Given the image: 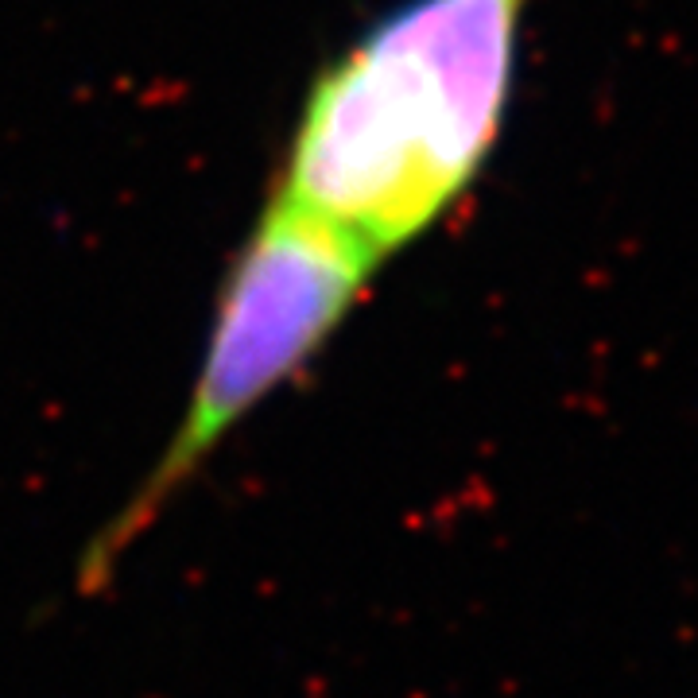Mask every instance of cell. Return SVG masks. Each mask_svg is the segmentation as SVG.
Masks as SVG:
<instances>
[{
    "label": "cell",
    "instance_id": "cell-2",
    "mask_svg": "<svg viewBox=\"0 0 698 698\" xmlns=\"http://www.w3.org/2000/svg\"><path fill=\"white\" fill-rule=\"evenodd\" d=\"M384 264L338 225L268 198L225 268L191 396L171 439L78 559L82 594H97L113 578L249 415L311 369Z\"/></svg>",
    "mask_w": 698,
    "mask_h": 698
},
{
    "label": "cell",
    "instance_id": "cell-1",
    "mask_svg": "<svg viewBox=\"0 0 698 698\" xmlns=\"http://www.w3.org/2000/svg\"><path fill=\"white\" fill-rule=\"evenodd\" d=\"M532 0H404L334 55L287 136L276 194L381 260L470 194L505 132Z\"/></svg>",
    "mask_w": 698,
    "mask_h": 698
}]
</instances>
